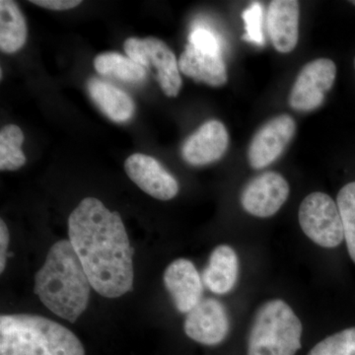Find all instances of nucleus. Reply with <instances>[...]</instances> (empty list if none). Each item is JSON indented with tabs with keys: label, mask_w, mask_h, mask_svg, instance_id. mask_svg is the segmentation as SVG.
Returning a JSON list of instances; mask_svg holds the SVG:
<instances>
[{
	"label": "nucleus",
	"mask_w": 355,
	"mask_h": 355,
	"mask_svg": "<svg viewBox=\"0 0 355 355\" xmlns=\"http://www.w3.org/2000/svg\"><path fill=\"white\" fill-rule=\"evenodd\" d=\"M189 42L198 50L221 55L220 44L216 35L207 28H195L189 36Z\"/></svg>",
	"instance_id": "24"
},
{
	"label": "nucleus",
	"mask_w": 355,
	"mask_h": 355,
	"mask_svg": "<svg viewBox=\"0 0 355 355\" xmlns=\"http://www.w3.org/2000/svg\"><path fill=\"white\" fill-rule=\"evenodd\" d=\"M308 355H355V328L328 336L317 343Z\"/></svg>",
	"instance_id": "22"
},
{
	"label": "nucleus",
	"mask_w": 355,
	"mask_h": 355,
	"mask_svg": "<svg viewBox=\"0 0 355 355\" xmlns=\"http://www.w3.org/2000/svg\"><path fill=\"white\" fill-rule=\"evenodd\" d=\"M91 284L69 240L55 243L35 275V293L49 310L74 323L87 308Z\"/></svg>",
	"instance_id": "2"
},
{
	"label": "nucleus",
	"mask_w": 355,
	"mask_h": 355,
	"mask_svg": "<svg viewBox=\"0 0 355 355\" xmlns=\"http://www.w3.org/2000/svg\"><path fill=\"white\" fill-rule=\"evenodd\" d=\"M30 2L51 10H69L81 4L80 0H32Z\"/></svg>",
	"instance_id": "25"
},
{
	"label": "nucleus",
	"mask_w": 355,
	"mask_h": 355,
	"mask_svg": "<svg viewBox=\"0 0 355 355\" xmlns=\"http://www.w3.org/2000/svg\"><path fill=\"white\" fill-rule=\"evenodd\" d=\"M296 132V123L284 114L266 121L254 133L248 148V161L253 169L268 167L284 154Z\"/></svg>",
	"instance_id": "8"
},
{
	"label": "nucleus",
	"mask_w": 355,
	"mask_h": 355,
	"mask_svg": "<svg viewBox=\"0 0 355 355\" xmlns=\"http://www.w3.org/2000/svg\"><path fill=\"white\" fill-rule=\"evenodd\" d=\"M163 282L179 312L188 314L202 301V279L191 261H173L165 270Z\"/></svg>",
	"instance_id": "13"
},
{
	"label": "nucleus",
	"mask_w": 355,
	"mask_h": 355,
	"mask_svg": "<svg viewBox=\"0 0 355 355\" xmlns=\"http://www.w3.org/2000/svg\"><path fill=\"white\" fill-rule=\"evenodd\" d=\"M86 85L92 101L110 120L125 123L132 118L135 104L127 93L98 78L89 79Z\"/></svg>",
	"instance_id": "17"
},
{
	"label": "nucleus",
	"mask_w": 355,
	"mask_h": 355,
	"mask_svg": "<svg viewBox=\"0 0 355 355\" xmlns=\"http://www.w3.org/2000/svg\"><path fill=\"white\" fill-rule=\"evenodd\" d=\"M96 71L101 76L114 77L128 83H139L146 79V69L132 58L118 53H104L94 60Z\"/></svg>",
	"instance_id": "19"
},
{
	"label": "nucleus",
	"mask_w": 355,
	"mask_h": 355,
	"mask_svg": "<svg viewBox=\"0 0 355 355\" xmlns=\"http://www.w3.org/2000/svg\"><path fill=\"white\" fill-rule=\"evenodd\" d=\"M9 239H10V234H9L8 228L6 222L1 219L0 220V272H3L6 270Z\"/></svg>",
	"instance_id": "26"
},
{
	"label": "nucleus",
	"mask_w": 355,
	"mask_h": 355,
	"mask_svg": "<svg viewBox=\"0 0 355 355\" xmlns=\"http://www.w3.org/2000/svg\"><path fill=\"white\" fill-rule=\"evenodd\" d=\"M230 323L225 307L216 299H203L187 314L186 335L205 345H216L228 335Z\"/></svg>",
	"instance_id": "10"
},
{
	"label": "nucleus",
	"mask_w": 355,
	"mask_h": 355,
	"mask_svg": "<svg viewBox=\"0 0 355 355\" xmlns=\"http://www.w3.org/2000/svg\"><path fill=\"white\" fill-rule=\"evenodd\" d=\"M336 205L342 216L347 250L355 263V182L343 187L336 198Z\"/></svg>",
	"instance_id": "21"
},
{
	"label": "nucleus",
	"mask_w": 355,
	"mask_h": 355,
	"mask_svg": "<svg viewBox=\"0 0 355 355\" xmlns=\"http://www.w3.org/2000/svg\"><path fill=\"white\" fill-rule=\"evenodd\" d=\"M184 76L211 87H221L228 80L227 69L221 55L205 53L188 44L179 58Z\"/></svg>",
	"instance_id": "15"
},
{
	"label": "nucleus",
	"mask_w": 355,
	"mask_h": 355,
	"mask_svg": "<svg viewBox=\"0 0 355 355\" xmlns=\"http://www.w3.org/2000/svg\"><path fill=\"white\" fill-rule=\"evenodd\" d=\"M354 69H355V58H354Z\"/></svg>",
	"instance_id": "28"
},
{
	"label": "nucleus",
	"mask_w": 355,
	"mask_h": 355,
	"mask_svg": "<svg viewBox=\"0 0 355 355\" xmlns=\"http://www.w3.org/2000/svg\"><path fill=\"white\" fill-rule=\"evenodd\" d=\"M350 3L354 4V6H355V0H354V1H350Z\"/></svg>",
	"instance_id": "27"
},
{
	"label": "nucleus",
	"mask_w": 355,
	"mask_h": 355,
	"mask_svg": "<svg viewBox=\"0 0 355 355\" xmlns=\"http://www.w3.org/2000/svg\"><path fill=\"white\" fill-rule=\"evenodd\" d=\"M336 76V64L330 58H317L308 62L292 86L288 98L291 108L302 113L320 108L327 93L333 88Z\"/></svg>",
	"instance_id": "7"
},
{
	"label": "nucleus",
	"mask_w": 355,
	"mask_h": 355,
	"mask_svg": "<svg viewBox=\"0 0 355 355\" xmlns=\"http://www.w3.org/2000/svg\"><path fill=\"white\" fill-rule=\"evenodd\" d=\"M128 178L144 193L160 200H170L179 193L176 179L158 162L146 154L135 153L125 160Z\"/></svg>",
	"instance_id": "11"
},
{
	"label": "nucleus",
	"mask_w": 355,
	"mask_h": 355,
	"mask_svg": "<svg viewBox=\"0 0 355 355\" xmlns=\"http://www.w3.org/2000/svg\"><path fill=\"white\" fill-rule=\"evenodd\" d=\"M69 236L97 293L118 298L132 291L135 251L119 212L97 198H84L69 216Z\"/></svg>",
	"instance_id": "1"
},
{
	"label": "nucleus",
	"mask_w": 355,
	"mask_h": 355,
	"mask_svg": "<svg viewBox=\"0 0 355 355\" xmlns=\"http://www.w3.org/2000/svg\"><path fill=\"white\" fill-rule=\"evenodd\" d=\"M242 18L246 30L243 40L256 46H263L265 38L263 33V7L261 3H252L243 11Z\"/></svg>",
	"instance_id": "23"
},
{
	"label": "nucleus",
	"mask_w": 355,
	"mask_h": 355,
	"mask_svg": "<svg viewBox=\"0 0 355 355\" xmlns=\"http://www.w3.org/2000/svg\"><path fill=\"white\" fill-rule=\"evenodd\" d=\"M299 223L304 234L323 248L340 246L345 239L342 216L335 200L327 193H310L301 202Z\"/></svg>",
	"instance_id": "6"
},
{
	"label": "nucleus",
	"mask_w": 355,
	"mask_h": 355,
	"mask_svg": "<svg viewBox=\"0 0 355 355\" xmlns=\"http://www.w3.org/2000/svg\"><path fill=\"white\" fill-rule=\"evenodd\" d=\"M303 327L291 306L280 299L261 305L248 338L247 355H295Z\"/></svg>",
	"instance_id": "4"
},
{
	"label": "nucleus",
	"mask_w": 355,
	"mask_h": 355,
	"mask_svg": "<svg viewBox=\"0 0 355 355\" xmlns=\"http://www.w3.org/2000/svg\"><path fill=\"white\" fill-rule=\"evenodd\" d=\"M0 355H85L79 338L62 324L31 314L0 317Z\"/></svg>",
	"instance_id": "3"
},
{
	"label": "nucleus",
	"mask_w": 355,
	"mask_h": 355,
	"mask_svg": "<svg viewBox=\"0 0 355 355\" xmlns=\"http://www.w3.org/2000/svg\"><path fill=\"white\" fill-rule=\"evenodd\" d=\"M128 57L150 70L163 93L168 97H177L182 88L179 62L171 49L154 37L146 39L128 38L123 43Z\"/></svg>",
	"instance_id": "5"
},
{
	"label": "nucleus",
	"mask_w": 355,
	"mask_h": 355,
	"mask_svg": "<svg viewBox=\"0 0 355 355\" xmlns=\"http://www.w3.org/2000/svg\"><path fill=\"white\" fill-rule=\"evenodd\" d=\"M27 24L24 15L11 0L0 1V49L14 53L23 48L27 40Z\"/></svg>",
	"instance_id": "18"
},
{
	"label": "nucleus",
	"mask_w": 355,
	"mask_h": 355,
	"mask_svg": "<svg viewBox=\"0 0 355 355\" xmlns=\"http://www.w3.org/2000/svg\"><path fill=\"white\" fill-rule=\"evenodd\" d=\"M299 2L275 0L266 12V30L273 48L279 53H291L299 38Z\"/></svg>",
	"instance_id": "14"
},
{
	"label": "nucleus",
	"mask_w": 355,
	"mask_h": 355,
	"mask_svg": "<svg viewBox=\"0 0 355 355\" xmlns=\"http://www.w3.org/2000/svg\"><path fill=\"white\" fill-rule=\"evenodd\" d=\"M24 135L19 127L7 125L0 132V170L16 171L25 165L26 157L21 146Z\"/></svg>",
	"instance_id": "20"
},
{
	"label": "nucleus",
	"mask_w": 355,
	"mask_h": 355,
	"mask_svg": "<svg viewBox=\"0 0 355 355\" xmlns=\"http://www.w3.org/2000/svg\"><path fill=\"white\" fill-rule=\"evenodd\" d=\"M229 146L227 128L221 121L203 123L184 142L182 156L189 165L205 166L223 157Z\"/></svg>",
	"instance_id": "12"
},
{
	"label": "nucleus",
	"mask_w": 355,
	"mask_h": 355,
	"mask_svg": "<svg viewBox=\"0 0 355 355\" xmlns=\"http://www.w3.org/2000/svg\"><path fill=\"white\" fill-rule=\"evenodd\" d=\"M239 273L237 254L228 245H219L212 251L202 272V282L216 294H226L234 288Z\"/></svg>",
	"instance_id": "16"
},
{
	"label": "nucleus",
	"mask_w": 355,
	"mask_h": 355,
	"mask_svg": "<svg viewBox=\"0 0 355 355\" xmlns=\"http://www.w3.org/2000/svg\"><path fill=\"white\" fill-rule=\"evenodd\" d=\"M289 184L277 172H265L254 177L243 189L241 205L251 216L266 218L275 216L288 198Z\"/></svg>",
	"instance_id": "9"
}]
</instances>
